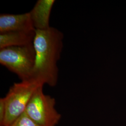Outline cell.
<instances>
[{"mask_svg":"<svg viewBox=\"0 0 126 126\" xmlns=\"http://www.w3.org/2000/svg\"><path fill=\"white\" fill-rule=\"evenodd\" d=\"M63 33L53 27L36 30L33 45L36 61L32 79L50 86L57 85L59 77L58 62L63 47Z\"/></svg>","mask_w":126,"mask_h":126,"instance_id":"cell-1","label":"cell"},{"mask_svg":"<svg viewBox=\"0 0 126 126\" xmlns=\"http://www.w3.org/2000/svg\"><path fill=\"white\" fill-rule=\"evenodd\" d=\"M35 61L33 44L0 49V63L17 75L21 81L32 79Z\"/></svg>","mask_w":126,"mask_h":126,"instance_id":"cell-2","label":"cell"},{"mask_svg":"<svg viewBox=\"0 0 126 126\" xmlns=\"http://www.w3.org/2000/svg\"><path fill=\"white\" fill-rule=\"evenodd\" d=\"M44 85L34 79L14 83L4 97L6 113L2 126H9L22 115L35 91Z\"/></svg>","mask_w":126,"mask_h":126,"instance_id":"cell-3","label":"cell"},{"mask_svg":"<svg viewBox=\"0 0 126 126\" xmlns=\"http://www.w3.org/2000/svg\"><path fill=\"white\" fill-rule=\"evenodd\" d=\"M55 104V99L45 94L43 86H41L32 96L25 113L40 126H56L61 119V114L56 109Z\"/></svg>","mask_w":126,"mask_h":126,"instance_id":"cell-4","label":"cell"},{"mask_svg":"<svg viewBox=\"0 0 126 126\" xmlns=\"http://www.w3.org/2000/svg\"><path fill=\"white\" fill-rule=\"evenodd\" d=\"M35 30L30 12L16 15L1 14L0 15V33Z\"/></svg>","mask_w":126,"mask_h":126,"instance_id":"cell-5","label":"cell"},{"mask_svg":"<svg viewBox=\"0 0 126 126\" xmlns=\"http://www.w3.org/2000/svg\"><path fill=\"white\" fill-rule=\"evenodd\" d=\"M55 0H38L30 12L33 26L36 30L50 28V18Z\"/></svg>","mask_w":126,"mask_h":126,"instance_id":"cell-6","label":"cell"},{"mask_svg":"<svg viewBox=\"0 0 126 126\" xmlns=\"http://www.w3.org/2000/svg\"><path fill=\"white\" fill-rule=\"evenodd\" d=\"M35 31H16L0 33V49L12 46H20L33 44Z\"/></svg>","mask_w":126,"mask_h":126,"instance_id":"cell-7","label":"cell"},{"mask_svg":"<svg viewBox=\"0 0 126 126\" xmlns=\"http://www.w3.org/2000/svg\"><path fill=\"white\" fill-rule=\"evenodd\" d=\"M9 126H40L29 117L26 113H23Z\"/></svg>","mask_w":126,"mask_h":126,"instance_id":"cell-8","label":"cell"},{"mask_svg":"<svg viewBox=\"0 0 126 126\" xmlns=\"http://www.w3.org/2000/svg\"><path fill=\"white\" fill-rule=\"evenodd\" d=\"M6 113V108L4 98L0 99V126H3Z\"/></svg>","mask_w":126,"mask_h":126,"instance_id":"cell-9","label":"cell"}]
</instances>
